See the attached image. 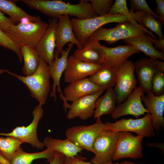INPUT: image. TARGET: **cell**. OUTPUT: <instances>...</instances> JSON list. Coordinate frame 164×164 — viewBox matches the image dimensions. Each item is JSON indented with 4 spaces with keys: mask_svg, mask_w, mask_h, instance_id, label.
Masks as SVG:
<instances>
[{
    "mask_svg": "<svg viewBox=\"0 0 164 164\" xmlns=\"http://www.w3.org/2000/svg\"><path fill=\"white\" fill-rule=\"evenodd\" d=\"M106 90L104 94L100 95L96 101L94 118L101 117L103 115L111 114L116 107L117 98L113 88Z\"/></svg>",
    "mask_w": 164,
    "mask_h": 164,
    "instance_id": "obj_27",
    "label": "cell"
},
{
    "mask_svg": "<svg viewBox=\"0 0 164 164\" xmlns=\"http://www.w3.org/2000/svg\"><path fill=\"white\" fill-rule=\"evenodd\" d=\"M74 44L70 43L68 44L67 48L66 50H63L60 53V56L54 52V59L51 63L48 64V67L50 77L53 80L52 91L50 94L51 97H54V101L56 99V90L63 102V107L65 111L69 107L70 104L67 102L60 87V80L63 73L66 68L67 59L69 55Z\"/></svg>",
    "mask_w": 164,
    "mask_h": 164,
    "instance_id": "obj_12",
    "label": "cell"
},
{
    "mask_svg": "<svg viewBox=\"0 0 164 164\" xmlns=\"http://www.w3.org/2000/svg\"><path fill=\"white\" fill-rule=\"evenodd\" d=\"M22 143L12 137H0V152L11 163L12 160Z\"/></svg>",
    "mask_w": 164,
    "mask_h": 164,
    "instance_id": "obj_31",
    "label": "cell"
},
{
    "mask_svg": "<svg viewBox=\"0 0 164 164\" xmlns=\"http://www.w3.org/2000/svg\"><path fill=\"white\" fill-rule=\"evenodd\" d=\"M67 43L75 44L77 49L81 50L83 48V45L78 41L74 35L69 16L63 15L59 18L56 30L55 51L58 56H60L64 46Z\"/></svg>",
    "mask_w": 164,
    "mask_h": 164,
    "instance_id": "obj_18",
    "label": "cell"
},
{
    "mask_svg": "<svg viewBox=\"0 0 164 164\" xmlns=\"http://www.w3.org/2000/svg\"><path fill=\"white\" fill-rule=\"evenodd\" d=\"M0 10L8 15L15 24L22 22L23 19L32 22L42 20L39 16L29 14L18 6L13 1L0 0Z\"/></svg>",
    "mask_w": 164,
    "mask_h": 164,
    "instance_id": "obj_25",
    "label": "cell"
},
{
    "mask_svg": "<svg viewBox=\"0 0 164 164\" xmlns=\"http://www.w3.org/2000/svg\"><path fill=\"white\" fill-rule=\"evenodd\" d=\"M105 124L106 129L113 131L134 132L144 138H151L155 135L152 125V117L149 113L140 118H123L114 123L107 121Z\"/></svg>",
    "mask_w": 164,
    "mask_h": 164,
    "instance_id": "obj_8",
    "label": "cell"
},
{
    "mask_svg": "<svg viewBox=\"0 0 164 164\" xmlns=\"http://www.w3.org/2000/svg\"><path fill=\"white\" fill-rule=\"evenodd\" d=\"M43 143L47 149L59 152L66 157L78 155V153H82L83 150L67 138L61 140L47 136Z\"/></svg>",
    "mask_w": 164,
    "mask_h": 164,
    "instance_id": "obj_26",
    "label": "cell"
},
{
    "mask_svg": "<svg viewBox=\"0 0 164 164\" xmlns=\"http://www.w3.org/2000/svg\"><path fill=\"white\" fill-rule=\"evenodd\" d=\"M100 118H97L96 122L92 125H77L67 128L65 132L67 138L83 149L94 154L93 143L100 134L106 129L105 124L101 122Z\"/></svg>",
    "mask_w": 164,
    "mask_h": 164,
    "instance_id": "obj_6",
    "label": "cell"
},
{
    "mask_svg": "<svg viewBox=\"0 0 164 164\" xmlns=\"http://www.w3.org/2000/svg\"><path fill=\"white\" fill-rule=\"evenodd\" d=\"M8 71V70L7 69H0V74L4 73V72H7Z\"/></svg>",
    "mask_w": 164,
    "mask_h": 164,
    "instance_id": "obj_45",
    "label": "cell"
},
{
    "mask_svg": "<svg viewBox=\"0 0 164 164\" xmlns=\"http://www.w3.org/2000/svg\"><path fill=\"white\" fill-rule=\"evenodd\" d=\"M145 33H149L153 37L157 38L151 31L132 19L118 23L116 27L111 28L101 27L95 31L89 39L99 41H105L108 44H112L119 40L141 36Z\"/></svg>",
    "mask_w": 164,
    "mask_h": 164,
    "instance_id": "obj_3",
    "label": "cell"
},
{
    "mask_svg": "<svg viewBox=\"0 0 164 164\" xmlns=\"http://www.w3.org/2000/svg\"><path fill=\"white\" fill-rule=\"evenodd\" d=\"M0 164H11L0 152Z\"/></svg>",
    "mask_w": 164,
    "mask_h": 164,
    "instance_id": "obj_43",
    "label": "cell"
},
{
    "mask_svg": "<svg viewBox=\"0 0 164 164\" xmlns=\"http://www.w3.org/2000/svg\"><path fill=\"white\" fill-rule=\"evenodd\" d=\"M19 44L24 62L22 73L26 76H30L37 69L40 57L34 47L24 43Z\"/></svg>",
    "mask_w": 164,
    "mask_h": 164,
    "instance_id": "obj_28",
    "label": "cell"
},
{
    "mask_svg": "<svg viewBox=\"0 0 164 164\" xmlns=\"http://www.w3.org/2000/svg\"><path fill=\"white\" fill-rule=\"evenodd\" d=\"M65 156L62 154L55 151L54 158L49 163L50 164H62Z\"/></svg>",
    "mask_w": 164,
    "mask_h": 164,
    "instance_id": "obj_41",
    "label": "cell"
},
{
    "mask_svg": "<svg viewBox=\"0 0 164 164\" xmlns=\"http://www.w3.org/2000/svg\"><path fill=\"white\" fill-rule=\"evenodd\" d=\"M0 44L5 48L14 52L17 55L20 63H22L23 59L19 44L13 41L0 29Z\"/></svg>",
    "mask_w": 164,
    "mask_h": 164,
    "instance_id": "obj_33",
    "label": "cell"
},
{
    "mask_svg": "<svg viewBox=\"0 0 164 164\" xmlns=\"http://www.w3.org/2000/svg\"><path fill=\"white\" fill-rule=\"evenodd\" d=\"M101 67L90 76L89 80L102 89L113 88L116 84V72L118 67L101 65Z\"/></svg>",
    "mask_w": 164,
    "mask_h": 164,
    "instance_id": "obj_24",
    "label": "cell"
},
{
    "mask_svg": "<svg viewBox=\"0 0 164 164\" xmlns=\"http://www.w3.org/2000/svg\"><path fill=\"white\" fill-rule=\"evenodd\" d=\"M108 14H120L131 18L126 0H116L113 3Z\"/></svg>",
    "mask_w": 164,
    "mask_h": 164,
    "instance_id": "obj_36",
    "label": "cell"
},
{
    "mask_svg": "<svg viewBox=\"0 0 164 164\" xmlns=\"http://www.w3.org/2000/svg\"><path fill=\"white\" fill-rule=\"evenodd\" d=\"M105 90L96 93L87 95L79 98L70 104L66 117L69 120L78 118L86 120L93 115L95 108V102Z\"/></svg>",
    "mask_w": 164,
    "mask_h": 164,
    "instance_id": "obj_17",
    "label": "cell"
},
{
    "mask_svg": "<svg viewBox=\"0 0 164 164\" xmlns=\"http://www.w3.org/2000/svg\"><path fill=\"white\" fill-rule=\"evenodd\" d=\"M130 12V17L141 26L155 33L158 36L159 39L164 38L162 31L163 24L160 20L144 12Z\"/></svg>",
    "mask_w": 164,
    "mask_h": 164,
    "instance_id": "obj_29",
    "label": "cell"
},
{
    "mask_svg": "<svg viewBox=\"0 0 164 164\" xmlns=\"http://www.w3.org/2000/svg\"><path fill=\"white\" fill-rule=\"evenodd\" d=\"M86 159L78 155L72 157L65 156L62 164H94L85 161Z\"/></svg>",
    "mask_w": 164,
    "mask_h": 164,
    "instance_id": "obj_38",
    "label": "cell"
},
{
    "mask_svg": "<svg viewBox=\"0 0 164 164\" xmlns=\"http://www.w3.org/2000/svg\"><path fill=\"white\" fill-rule=\"evenodd\" d=\"M120 132L105 129L95 140L93 147L95 155L90 162L94 164H113Z\"/></svg>",
    "mask_w": 164,
    "mask_h": 164,
    "instance_id": "obj_7",
    "label": "cell"
},
{
    "mask_svg": "<svg viewBox=\"0 0 164 164\" xmlns=\"http://www.w3.org/2000/svg\"><path fill=\"white\" fill-rule=\"evenodd\" d=\"M102 90L87 77L70 83L64 88L63 94L67 102H72L83 97L96 93Z\"/></svg>",
    "mask_w": 164,
    "mask_h": 164,
    "instance_id": "obj_21",
    "label": "cell"
},
{
    "mask_svg": "<svg viewBox=\"0 0 164 164\" xmlns=\"http://www.w3.org/2000/svg\"><path fill=\"white\" fill-rule=\"evenodd\" d=\"M113 164H138L132 161H125L121 163L116 162Z\"/></svg>",
    "mask_w": 164,
    "mask_h": 164,
    "instance_id": "obj_44",
    "label": "cell"
},
{
    "mask_svg": "<svg viewBox=\"0 0 164 164\" xmlns=\"http://www.w3.org/2000/svg\"><path fill=\"white\" fill-rule=\"evenodd\" d=\"M133 62L126 60L118 67L116 84L114 89L117 105L124 102L136 87L137 80L134 74Z\"/></svg>",
    "mask_w": 164,
    "mask_h": 164,
    "instance_id": "obj_9",
    "label": "cell"
},
{
    "mask_svg": "<svg viewBox=\"0 0 164 164\" xmlns=\"http://www.w3.org/2000/svg\"><path fill=\"white\" fill-rule=\"evenodd\" d=\"M152 92L155 96L164 94V71H159L153 76L152 80Z\"/></svg>",
    "mask_w": 164,
    "mask_h": 164,
    "instance_id": "obj_34",
    "label": "cell"
},
{
    "mask_svg": "<svg viewBox=\"0 0 164 164\" xmlns=\"http://www.w3.org/2000/svg\"><path fill=\"white\" fill-rule=\"evenodd\" d=\"M132 19L120 14H108L96 17L80 19H70L74 35L78 41L83 45L91 35L102 26L109 23H122Z\"/></svg>",
    "mask_w": 164,
    "mask_h": 164,
    "instance_id": "obj_4",
    "label": "cell"
},
{
    "mask_svg": "<svg viewBox=\"0 0 164 164\" xmlns=\"http://www.w3.org/2000/svg\"><path fill=\"white\" fill-rule=\"evenodd\" d=\"M102 47L105 57V62L102 65L117 67L132 55L141 52L134 46L128 44L114 47L102 45Z\"/></svg>",
    "mask_w": 164,
    "mask_h": 164,
    "instance_id": "obj_22",
    "label": "cell"
},
{
    "mask_svg": "<svg viewBox=\"0 0 164 164\" xmlns=\"http://www.w3.org/2000/svg\"><path fill=\"white\" fill-rule=\"evenodd\" d=\"M146 145L148 146L157 148L162 151L164 150V143L149 142L147 143Z\"/></svg>",
    "mask_w": 164,
    "mask_h": 164,
    "instance_id": "obj_42",
    "label": "cell"
},
{
    "mask_svg": "<svg viewBox=\"0 0 164 164\" xmlns=\"http://www.w3.org/2000/svg\"><path fill=\"white\" fill-rule=\"evenodd\" d=\"M54 152L46 149L41 152L29 153L24 151L20 147L13 157L11 164H31L35 159L42 158L46 159L49 162L53 158Z\"/></svg>",
    "mask_w": 164,
    "mask_h": 164,
    "instance_id": "obj_30",
    "label": "cell"
},
{
    "mask_svg": "<svg viewBox=\"0 0 164 164\" xmlns=\"http://www.w3.org/2000/svg\"><path fill=\"white\" fill-rule=\"evenodd\" d=\"M58 19L48 20V26L35 49L39 56L48 64L54 59L56 48V30Z\"/></svg>",
    "mask_w": 164,
    "mask_h": 164,
    "instance_id": "obj_16",
    "label": "cell"
},
{
    "mask_svg": "<svg viewBox=\"0 0 164 164\" xmlns=\"http://www.w3.org/2000/svg\"><path fill=\"white\" fill-rule=\"evenodd\" d=\"M152 45L155 49L164 51V38L157 39L152 37Z\"/></svg>",
    "mask_w": 164,
    "mask_h": 164,
    "instance_id": "obj_40",
    "label": "cell"
},
{
    "mask_svg": "<svg viewBox=\"0 0 164 164\" xmlns=\"http://www.w3.org/2000/svg\"><path fill=\"white\" fill-rule=\"evenodd\" d=\"M89 1L93 10L98 16L108 14L113 2V0H91Z\"/></svg>",
    "mask_w": 164,
    "mask_h": 164,
    "instance_id": "obj_32",
    "label": "cell"
},
{
    "mask_svg": "<svg viewBox=\"0 0 164 164\" xmlns=\"http://www.w3.org/2000/svg\"><path fill=\"white\" fill-rule=\"evenodd\" d=\"M48 26L42 20L32 22H21L14 25L5 32L13 41L24 43L36 48Z\"/></svg>",
    "mask_w": 164,
    "mask_h": 164,
    "instance_id": "obj_5",
    "label": "cell"
},
{
    "mask_svg": "<svg viewBox=\"0 0 164 164\" xmlns=\"http://www.w3.org/2000/svg\"><path fill=\"white\" fill-rule=\"evenodd\" d=\"M1 46V45L0 44V47Z\"/></svg>",
    "mask_w": 164,
    "mask_h": 164,
    "instance_id": "obj_46",
    "label": "cell"
},
{
    "mask_svg": "<svg viewBox=\"0 0 164 164\" xmlns=\"http://www.w3.org/2000/svg\"><path fill=\"white\" fill-rule=\"evenodd\" d=\"M101 65L86 63L77 59L74 54L69 56L64 71V81L70 83L87 78L101 67Z\"/></svg>",
    "mask_w": 164,
    "mask_h": 164,
    "instance_id": "obj_15",
    "label": "cell"
},
{
    "mask_svg": "<svg viewBox=\"0 0 164 164\" xmlns=\"http://www.w3.org/2000/svg\"><path fill=\"white\" fill-rule=\"evenodd\" d=\"M44 111L42 106L36 105L32 111L33 116L32 122L27 127L18 126L9 133H0V135L15 138L22 143H27L38 149H42L45 146L43 143L39 140L37 134V128L39 120L43 114Z\"/></svg>",
    "mask_w": 164,
    "mask_h": 164,
    "instance_id": "obj_11",
    "label": "cell"
},
{
    "mask_svg": "<svg viewBox=\"0 0 164 164\" xmlns=\"http://www.w3.org/2000/svg\"><path fill=\"white\" fill-rule=\"evenodd\" d=\"M134 65L139 86L144 93L152 92V78L158 71H164V62L156 59L142 58Z\"/></svg>",
    "mask_w": 164,
    "mask_h": 164,
    "instance_id": "obj_13",
    "label": "cell"
},
{
    "mask_svg": "<svg viewBox=\"0 0 164 164\" xmlns=\"http://www.w3.org/2000/svg\"><path fill=\"white\" fill-rule=\"evenodd\" d=\"M130 11H142L149 14L160 20L159 15L149 7L145 0H130Z\"/></svg>",
    "mask_w": 164,
    "mask_h": 164,
    "instance_id": "obj_35",
    "label": "cell"
},
{
    "mask_svg": "<svg viewBox=\"0 0 164 164\" xmlns=\"http://www.w3.org/2000/svg\"><path fill=\"white\" fill-rule=\"evenodd\" d=\"M141 100L152 116L153 127L159 132L164 127V94L156 96L151 92L142 96Z\"/></svg>",
    "mask_w": 164,
    "mask_h": 164,
    "instance_id": "obj_19",
    "label": "cell"
},
{
    "mask_svg": "<svg viewBox=\"0 0 164 164\" xmlns=\"http://www.w3.org/2000/svg\"><path fill=\"white\" fill-rule=\"evenodd\" d=\"M7 73L23 83L39 105L42 106L45 104L50 89L51 77L48 64L43 59L40 57L37 69L30 76H23L9 70Z\"/></svg>",
    "mask_w": 164,
    "mask_h": 164,
    "instance_id": "obj_2",
    "label": "cell"
},
{
    "mask_svg": "<svg viewBox=\"0 0 164 164\" xmlns=\"http://www.w3.org/2000/svg\"><path fill=\"white\" fill-rule=\"evenodd\" d=\"M152 37L149 33H145L141 36L124 39L128 44L134 46L150 58L164 60V51L155 49L152 44Z\"/></svg>",
    "mask_w": 164,
    "mask_h": 164,
    "instance_id": "obj_23",
    "label": "cell"
},
{
    "mask_svg": "<svg viewBox=\"0 0 164 164\" xmlns=\"http://www.w3.org/2000/svg\"><path fill=\"white\" fill-rule=\"evenodd\" d=\"M157 7L155 9L156 13L160 17V20L163 24L164 23V0H155Z\"/></svg>",
    "mask_w": 164,
    "mask_h": 164,
    "instance_id": "obj_39",
    "label": "cell"
},
{
    "mask_svg": "<svg viewBox=\"0 0 164 164\" xmlns=\"http://www.w3.org/2000/svg\"><path fill=\"white\" fill-rule=\"evenodd\" d=\"M144 137L135 136L130 132H120L113 161L125 158L140 159L143 156L142 141Z\"/></svg>",
    "mask_w": 164,
    "mask_h": 164,
    "instance_id": "obj_10",
    "label": "cell"
},
{
    "mask_svg": "<svg viewBox=\"0 0 164 164\" xmlns=\"http://www.w3.org/2000/svg\"><path fill=\"white\" fill-rule=\"evenodd\" d=\"M28 7L37 10L51 18L62 15L74 16L83 19L98 16L91 6L89 0H80L77 4L66 3L61 0H21Z\"/></svg>",
    "mask_w": 164,
    "mask_h": 164,
    "instance_id": "obj_1",
    "label": "cell"
},
{
    "mask_svg": "<svg viewBox=\"0 0 164 164\" xmlns=\"http://www.w3.org/2000/svg\"><path fill=\"white\" fill-rule=\"evenodd\" d=\"M144 95L142 88L139 86L136 87L124 102L115 107L111 114L112 118L115 119L130 115L137 118L145 113H149L142 103L141 97Z\"/></svg>",
    "mask_w": 164,
    "mask_h": 164,
    "instance_id": "obj_14",
    "label": "cell"
},
{
    "mask_svg": "<svg viewBox=\"0 0 164 164\" xmlns=\"http://www.w3.org/2000/svg\"><path fill=\"white\" fill-rule=\"evenodd\" d=\"M15 24L9 17H6L0 10V29L4 32H6L12 25Z\"/></svg>",
    "mask_w": 164,
    "mask_h": 164,
    "instance_id": "obj_37",
    "label": "cell"
},
{
    "mask_svg": "<svg viewBox=\"0 0 164 164\" xmlns=\"http://www.w3.org/2000/svg\"><path fill=\"white\" fill-rule=\"evenodd\" d=\"M74 55L78 59L90 63L102 65L105 61V55L100 41L90 39L83 45L82 49H76Z\"/></svg>",
    "mask_w": 164,
    "mask_h": 164,
    "instance_id": "obj_20",
    "label": "cell"
}]
</instances>
